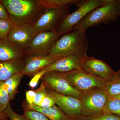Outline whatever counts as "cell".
Returning <instances> with one entry per match:
<instances>
[{
  "label": "cell",
  "mask_w": 120,
  "mask_h": 120,
  "mask_svg": "<svg viewBox=\"0 0 120 120\" xmlns=\"http://www.w3.org/2000/svg\"><path fill=\"white\" fill-rule=\"evenodd\" d=\"M86 31L73 28L69 32L61 35L47 54L61 58L87 51L89 46Z\"/></svg>",
  "instance_id": "obj_1"
},
{
  "label": "cell",
  "mask_w": 120,
  "mask_h": 120,
  "mask_svg": "<svg viewBox=\"0 0 120 120\" xmlns=\"http://www.w3.org/2000/svg\"><path fill=\"white\" fill-rule=\"evenodd\" d=\"M9 19L16 25L33 24L44 8L40 0H1Z\"/></svg>",
  "instance_id": "obj_2"
},
{
  "label": "cell",
  "mask_w": 120,
  "mask_h": 120,
  "mask_svg": "<svg viewBox=\"0 0 120 120\" xmlns=\"http://www.w3.org/2000/svg\"><path fill=\"white\" fill-rule=\"evenodd\" d=\"M120 16V0H109L108 3L90 12L73 28L86 31L89 27L100 24L113 22Z\"/></svg>",
  "instance_id": "obj_3"
},
{
  "label": "cell",
  "mask_w": 120,
  "mask_h": 120,
  "mask_svg": "<svg viewBox=\"0 0 120 120\" xmlns=\"http://www.w3.org/2000/svg\"><path fill=\"white\" fill-rule=\"evenodd\" d=\"M109 0H82L74 12L65 15L56 26L55 31L60 37L72 30L90 12L105 5Z\"/></svg>",
  "instance_id": "obj_4"
},
{
  "label": "cell",
  "mask_w": 120,
  "mask_h": 120,
  "mask_svg": "<svg viewBox=\"0 0 120 120\" xmlns=\"http://www.w3.org/2000/svg\"><path fill=\"white\" fill-rule=\"evenodd\" d=\"M62 74L73 87L82 93L97 88H104L107 82L82 68Z\"/></svg>",
  "instance_id": "obj_5"
},
{
  "label": "cell",
  "mask_w": 120,
  "mask_h": 120,
  "mask_svg": "<svg viewBox=\"0 0 120 120\" xmlns=\"http://www.w3.org/2000/svg\"><path fill=\"white\" fill-rule=\"evenodd\" d=\"M109 95L105 87L83 93L80 99L82 116H94L103 113Z\"/></svg>",
  "instance_id": "obj_6"
},
{
  "label": "cell",
  "mask_w": 120,
  "mask_h": 120,
  "mask_svg": "<svg viewBox=\"0 0 120 120\" xmlns=\"http://www.w3.org/2000/svg\"><path fill=\"white\" fill-rule=\"evenodd\" d=\"M47 89L56 93L79 99L82 93L73 87L62 73L55 71L47 72L41 79Z\"/></svg>",
  "instance_id": "obj_7"
},
{
  "label": "cell",
  "mask_w": 120,
  "mask_h": 120,
  "mask_svg": "<svg viewBox=\"0 0 120 120\" xmlns=\"http://www.w3.org/2000/svg\"><path fill=\"white\" fill-rule=\"evenodd\" d=\"M59 38L55 30L39 32L24 50V53L28 56L46 55Z\"/></svg>",
  "instance_id": "obj_8"
},
{
  "label": "cell",
  "mask_w": 120,
  "mask_h": 120,
  "mask_svg": "<svg viewBox=\"0 0 120 120\" xmlns=\"http://www.w3.org/2000/svg\"><path fill=\"white\" fill-rule=\"evenodd\" d=\"M69 4L58 8H45V10L33 26L35 30L39 33L43 31L55 30L60 20L65 15Z\"/></svg>",
  "instance_id": "obj_9"
},
{
  "label": "cell",
  "mask_w": 120,
  "mask_h": 120,
  "mask_svg": "<svg viewBox=\"0 0 120 120\" xmlns=\"http://www.w3.org/2000/svg\"><path fill=\"white\" fill-rule=\"evenodd\" d=\"M87 51L64 57L47 66L41 71L46 72L55 71L64 73L82 68L83 61L87 55Z\"/></svg>",
  "instance_id": "obj_10"
},
{
  "label": "cell",
  "mask_w": 120,
  "mask_h": 120,
  "mask_svg": "<svg viewBox=\"0 0 120 120\" xmlns=\"http://www.w3.org/2000/svg\"><path fill=\"white\" fill-rule=\"evenodd\" d=\"M82 69L105 80L107 82L115 77L116 72L113 71L105 61L86 56L81 65Z\"/></svg>",
  "instance_id": "obj_11"
},
{
  "label": "cell",
  "mask_w": 120,
  "mask_h": 120,
  "mask_svg": "<svg viewBox=\"0 0 120 120\" xmlns=\"http://www.w3.org/2000/svg\"><path fill=\"white\" fill-rule=\"evenodd\" d=\"M38 34L33 24L15 25L11 30L8 38L24 50Z\"/></svg>",
  "instance_id": "obj_12"
},
{
  "label": "cell",
  "mask_w": 120,
  "mask_h": 120,
  "mask_svg": "<svg viewBox=\"0 0 120 120\" xmlns=\"http://www.w3.org/2000/svg\"><path fill=\"white\" fill-rule=\"evenodd\" d=\"M60 58L48 54L30 55L25 60V65L21 73L24 75L33 76Z\"/></svg>",
  "instance_id": "obj_13"
},
{
  "label": "cell",
  "mask_w": 120,
  "mask_h": 120,
  "mask_svg": "<svg viewBox=\"0 0 120 120\" xmlns=\"http://www.w3.org/2000/svg\"><path fill=\"white\" fill-rule=\"evenodd\" d=\"M56 100V104L68 117L73 118L82 115V104L79 99L50 91Z\"/></svg>",
  "instance_id": "obj_14"
},
{
  "label": "cell",
  "mask_w": 120,
  "mask_h": 120,
  "mask_svg": "<svg viewBox=\"0 0 120 120\" xmlns=\"http://www.w3.org/2000/svg\"><path fill=\"white\" fill-rule=\"evenodd\" d=\"M24 50L9 40L0 38V62L22 58Z\"/></svg>",
  "instance_id": "obj_15"
},
{
  "label": "cell",
  "mask_w": 120,
  "mask_h": 120,
  "mask_svg": "<svg viewBox=\"0 0 120 120\" xmlns=\"http://www.w3.org/2000/svg\"><path fill=\"white\" fill-rule=\"evenodd\" d=\"M25 63L22 58L0 62V82H4L15 74L21 73Z\"/></svg>",
  "instance_id": "obj_16"
},
{
  "label": "cell",
  "mask_w": 120,
  "mask_h": 120,
  "mask_svg": "<svg viewBox=\"0 0 120 120\" xmlns=\"http://www.w3.org/2000/svg\"><path fill=\"white\" fill-rule=\"evenodd\" d=\"M23 107L25 109L41 113L50 120H68L69 118L60 107L56 105L48 108H43L34 105H30L24 103Z\"/></svg>",
  "instance_id": "obj_17"
},
{
  "label": "cell",
  "mask_w": 120,
  "mask_h": 120,
  "mask_svg": "<svg viewBox=\"0 0 120 120\" xmlns=\"http://www.w3.org/2000/svg\"><path fill=\"white\" fill-rule=\"evenodd\" d=\"M24 75L21 73H16L4 82L11 101L14 99L16 94L18 92L17 88Z\"/></svg>",
  "instance_id": "obj_18"
},
{
  "label": "cell",
  "mask_w": 120,
  "mask_h": 120,
  "mask_svg": "<svg viewBox=\"0 0 120 120\" xmlns=\"http://www.w3.org/2000/svg\"><path fill=\"white\" fill-rule=\"evenodd\" d=\"M44 8H58L68 5L74 4L77 6L80 2V0H40Z\"/></svg>",
  "instance_id": "obj_19"
},
{
  "label": "cell",
  "mask_w": 120,
  "mask_h": 120,
  "mask_svg": "<svg viewBox=\"0 0 120 120\" xmlns=\"http://www.w3.org/2000/svg\"><path fill=\"white\" fill-rule=\"evenodd\" d=\"M105 88L110 96H114L120 94V68L116 72L114 78L107 82Z\"/></svg>",
  "instance_id": "obj_20"
},
{
  "label": "cell",
  "mask_w": 120,
  "mask_h": 120,
  "mask_svg": "<svg viewBox=\"0 0 120 120\" xmlns=\"http://www.w3.org/2000/svg\"><path fill=\"white\" fill-rule=\"evenodd\" d=\"M103 113L120 116V99L109 95L103 109Z\"/></svg>",
  "instance_id": "obj_21"
},
{
  "label": "cell",
  "mask_w": 120,
  "mask_h": 120,
  "mask_svg": "<svg viewBox=\"0 0 120 120\" xmlns=\"http://www.w3.org/2000/svg\"><path fill=\"white\" fill-rule=\"evenodd\" d=\"M10 97L4 82H0V113H3L9 103Z\"/></svg>",
  "instance_id": "obj_22"
},
{
  "label": "cell",
  "mask_w": 120,
  "mask_h": 120,
  "mask_svg": "<svg viewBox=\"0 0 120 120\" xmlns=\"http://www.w3.org/2000/svg\"><path fill=\"white\" fill-rule=\"evenodd\" d=\"M15 25L10 19L0 20V38H8L11 30Z\"/></svg>",
  "instance_id": "obj_23"
},
{
  "label": "cell",
  "mask_w": 120,
  "mask_h": 120,
  "mask_svg": "<svg viewBox=\"0 0 120 120\" xmlns=\"http://www.w3.org/2000/svg\"><path fill=\"white\" fill-rule=\"evenodd\" d=\"M82 120H120V116L113 114L103 113L92 116H84Z\"/></svg>",
  "instance_id": "obj_24"
},
{
  "label": "cell",
  "mask_w": 120,
  "mask_h": 120,
  "mask_svg": "<svg viewBox=\"0 0 120 120\" xmlns=\"http://www.w3.org/2000/svg\"><path fill=\"white\" fill-rule=\"evenodd\" d=\"M47 88L41 82L40 86L35 90V92L34 105L38 106L45 97L47 95L48 91Z\"/></svg>",
  "instance_id": "obj_25"
},
{
  "label": "cell",
  "mask_w": 120,
  "mask_h": 120,
  "mask_svg": "<svg viewBox=\"0 0 120 120\" xmlns=\"http://www.w3.org/2000/svg\"><path fill=\"white\" fill-rule=\"evenodd\" d=\"M24 115L27 120H50L41 113L24 109Z\"/></svg>",
  "instance_id": "obj_26"
},
{
  "label": "cell",
  "mask_w": 120,
  "mask_h": 120,
  "mask_svg": "<svg viewBox=\"0 0 120 120\" xmlns=\"http://www.w3.org/2000/svg\"><path fill=\"white\" fill-rule=\"evenodd\" d=\"M4 112L11 120H27L24 115H19L15 112L12 109L10 103Z\"/></svg>",
  "instance_id": "obj_27"
},
{
  "label": "cell",
  "mask_w": 120,
  "mask_h": 120,
  "mask_svg": "<svg viewBox=\"0 0 120 120\" xmlns=\"http://www.w3.org/2000/svg\"><path fill=\"white\" fill-rule=\"evenodd\" d=\"M56 101L55 98L52 95L50 91L48 92L41 104L39 105V107L43 108H48L56 105Z\"/></svg>",
  "instance_id": "obj_28"
},
{
  "label": "cell",
  "mask_w": 120,
  "mask_h": 120,
  "mask_svg": "<svg viewBox=\"0 0 120 120\" xmlns=\"http://www.w3.org/2000/svg\"><path fill=\"white\" fill-rule=\"evenodd\" d=\"M46 72L45 71H41L35 74L28 84V86L32 89L36 87L39 80Z\"/></svg>",
  "instance_id": "obj_29"
},
{
  "label": "cell",
  "mask_w": 120,
  "mask_h": 120,
  "mask_svg": "<svg viewBox=\"0 0 120 120\" xmlns=\"http://www.w3.org/2000/svg\"><path fill=\"white\" fill-rule=\"evenodd\" d=\"M35 92V90H28L26 91V105H32L34 103Z\"/></svg>",
  "instance_id": "obj_30"
},
{
  "label": "cell",
  "mask_w": 120,
  "mask_h": 120,
  "mask_svg": "<svg viewBox=\"0 0 120 120\" xmlns=\"http://www.w3.org/2000/svg\"><path fill=\"white\" fill-rule=\"evenodd\" d=\"M9 19V15L7 9L0 1V20Z\"/></svg>",
  "instance_id": "obj_31"
},
{
  "label": "cell",
  "mask_w": 120,
  "mask_h": 120,
  "mask_svg": "<svg viewBox=\"0 0 120 120\" xmlns=\"http://www.w3.org/2000/svg\"><path fill=\"white\" fill-rule=\"evenodd\" d=\"M8 118L4 113H0V120H7Z\"/></svg>",
  "instance_id": "obj_32"
},
{
  "label": "cell",
  "mask_w": 120,
  "mask_h": 120,
  "mask_svg": "<svg viewBox=\"0 0 120 120\" xmlns=\"http://www.w3.org/2000/svg\"><path fill=\"white\" fill-rule=\"evenodd\" d=\"M113 97H115V98H118V99H120V94L117 95H115V96H113Z\"/></svg>",
  "instance_id": "obj_33"
},
{
  "label": "cell",
  "mask_w": 120,
  "mask_h": 120,
  "mask_svg": "<svg viewBox=\"0 0 120 120\" xmlns=\"http://www.w3.org/2000/svg\"><path fill=\"white\" fill-rule=\"evenodd\" d=\"M68 120H73V119H72V118H70V117H69L68 118Z\"/></svg>",
  "instance_id": "obj_34"
}]
</instances>
